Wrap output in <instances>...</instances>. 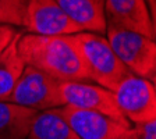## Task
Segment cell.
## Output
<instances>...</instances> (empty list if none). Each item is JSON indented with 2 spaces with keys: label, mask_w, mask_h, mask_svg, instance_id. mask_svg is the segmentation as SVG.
Segmentation results:
<instances>
[{
  "label": "cell",
  "mask_w": 156,
  "mask_h": 139,
  "mask_svg": "<svg viewBox=\"0 0 156 139\" xmlns=\"http://www.w3.org/2000/svg\"><path fill=\"white\" fill-rule=\"evenodd\" d=\"M60 89L64 106L98 111L121 123H130L117 106L113 91L91 82H62Z\"/></svg>",
  "instance_id": "8"
},
{
  "label": "cell",
  "mask_w": 156,
  "mask_h": 139,
  "mask_svg": "<svg viewBox=\"0 0 156 139\" xmlns=\"http://www.w3.org/2000/svg\"><path fill=\"white\" fill-rule=\"evenodd\" d=\"M113 93L123 116L134 125L156 120V89L149 79L130 74L114 88Z\"/></svg>",
  "instance_id": "5"
},
{
  "label": "cell",
  "mask_w": 156,
  "mask_h": 139,
  "mask_svg": "<svg viewBox=\"0 0 156 139\" xmlns=\"http://www.w3.org/2000/svg\"><path fill=\"white\" fill-rule=\"evenodd\" d=\"M20 36L21 32H17L9 46L0 53V102H7L25 68L17 46Z\"/></svg>",
  "instance_id": "12"
},
{
  "label": "cell",
  "mask_w": 156,
  "mask_h": 139,
  "mask_svg": "<svg viewBox=\"0 0 156 139\" xmlns=\"http://www.w3.org/2000/svg\"><path fill=\"white\" fill-rule=\"evenodd\" d=\"M38 113L10 102H0V139H28Z\"/></svg>",
  "instance_id": "11"
},
{
  "label": "cell",
  "mask_w": 156,
  "mask_h": 139,
  "mask_svg": "<svg viewBox=\"0 0 156 139\" xmlns=\"http://www.w3.org/2000/svg\"><path fill=\"white\" fill-rule=\"evenodd\" d=\"M121 139H156V120L141 125H134Z\"/></svg>",
  "instance_id": "15"
},
{
  "label": "cell",
  "mask_w": 156,
  "mask_h": 139,
  "mask_svg": "<svg viewBox=\"0 0 156 139\" xmlns=\"http://www.w3.org/2000/svg\"><path fill=\"white\" fill-rule=\"evenodd\" d=\"M71 38L81 54L89 79L96 82V85L114 91V88L131 74L102 35L78 32Z\"/></svg>",
  "instance_id": "2"
},
{
  "label": "cell",
  "mask_w": 156,
  "mask_h": 139,
  "mask_svg": "<svg viewBox=\"0 0 156 139\" xmlns=\"http://www.w3.org/2000/svg\"><path fill=\"white\" fill-rule=\"evenodd\" d=\"M17 46L25 65H31L57 81H91L71 35L41 36L21 33Z\"/></svg>",
  "instance_id": "1"
},
{
  "label": "cell",
  "mask_w": 156,
  "mask_h": 139,
  "mask_svg": "<svg viewBox=\"0 0 156 139\" xmlns=\"http://www.w3.org/2000/svg\"><path fill=\"white\" fill-rule=\"evenodd\" d=\"M24 26L41 36H68L81 32L56 0H27Z\"/></svg>",
  "instance_id": "7"
},
{
  "label": "cell",
  "mask_w": 156,
  "mask_h": 139,
  "mask_svg": "<svg viewBox=\"0 0 156 139\" xmlns=\"http://www.w3.org/2000/svg\"><path fill=\"white\" fill-rule=\"evenodd\" d=\"M27 0H0V25L24 26Z\"/></svg>",
  "instance_id": "14"
},
{
  "label": "cell",
  "mask_w": 156,
  "mask_h": 139,
  "mask_svg": "<svg viewBox=\"0 0 156 139\" xmlns=\"http://www.w3.org/2000/svg\"><path fill=\"white\" fill-rule=\"evenodd\" d=\"M106 33L110 47L131 74L151 79L156 70V43L152 39L109 23Z\"/></svg>",
  "instance_id": "3"
},
{
  "label": "cell",
  "mask_w": 156,
  "mask_h": 139,
  "mask_svg": "<svg viewBox=\"0 0 156 139\" xmlns=\"http://www.w3.org/2000/svg\"><path fill=\"white\" fill-rule=\"evenodd\" d=\"M155 89H156V86H155Z\"/></svg>",
  "instance_id": "19"
},
{
  "label": "cell",
  "mask_w": 156,
  "mask_h": 139,
  "mask_svg": "<svg viewBox=\"0 0 156 139\" xmlns=\"http://www.w3.org/2000/svg\"><path fill=\"white\" fill-rule=\"evenodd\" d=\"M56 110L81 139H121L133 128L130 123H121L98 111L73 106H62Z\"/></svg>",
  "instance_id": "6"
},
{
  "label": "cell",
  "mask_w": 156,
  "mask_h": 139,
  "mask_svg": "<svg viewBox=\"0 0 156 139\" xmlns=\"http://www.w3.org/2000/svg\"><path fill=\"white\" fill-rule=\"evenodd\" d=\"M105 13L109 24L153 40L152 19L146 0H105Z\"/></svg>",
  "instance_id": "9"
},
{
  "label": "cell",
  "mask_w": 156,
  "mask_h": 139,
  "mask_svg": "<svg viewBox=\"0 0 156 139\" xmlns=\"http://www.w3.org/2000/svg\"><path fill=\"white\" fill-rule=\"evenodd\" d=\"M148 7H149L151 19H152V29H153V42L156 43V0H148Z\"/></svg>",
  "instance_id": "17"
},
{
  "label": "cell",
  "mask_w": 156,
  "mask_h": 139,
  "mask_svg": "<svg viewBox=\"0 0 156 139\" xmlns=\"http://www.w3.org/2000/svg\"><path fill=\"white\" fill-rule=\"evenodd\" d=\"M60 84L50 75L25 65L7 102L36 111L58 109L64 106Z\"/></svg>",
  "instance_id": "4"
},
{
  "label": "cell",
  "mask_w": 156,
  "mask_h": 139,
  "mask_svg": "<svg viewBox=\"0 0 156 139\" xmlns=\"http://www.w3.org/2000/svg\"><path fill=\"white\" fill-rule=\"evenodd\" d=\"M149 81L152 82V84L156 86V70H155V72H153V75H152V77H151V79H149Z\"/></svg>",
  "instance_id": "18"
},
{
  "label": "cell",
  "mask_w": 156,
  "mask_h": 139,
  "mask_svg": "<svg viewBox=\"0 0 156 139\" xmlns=\"http://www.w3.org/2000/svg\"><path fill=\"white\" fill-rule=\"evenodd\" d=\"M28 139H81L67 121L53 110L39 111L32 123Z\"/></svg>",
  "instance_id": "13"
},
{
  "label": "cell",
  "mask_w": 156,
  "mask_h": 139,
  "mask_svg": "<svg viewBox=\"0 0 156 139\" xmlns=\"http://www.w3.org/2000/svg\"><path fill=\"white\" fill-rule=\"evenodd\" d=\"M146 2H148V0H146Z\"/></svg>",
  "instance_id": "20"
},
{
  "label": "cell",
  "mask_w": 156,
  "mask_h": 139,
  "mask_svg": "<svg viewBox=\"0 0 156 139\" xmlns=\"http://www.w3.org/2000/svg\"><path fill=\"white\" fill-rule=\"evenodd\" d=\"M16 31L13 26L9 25H0V53L3 52L4 49L9 46V43L13 40V38L16 36Z\"/></svg>",
  "instance_id": "16"
},
{
  "label": "cell",
  "mask_w": 156,
  "mask_h": 139,
  "mask_svg": "<svg viewBox=\"0 0 156 139\" xmlns=\"http://www.w3.org/2000/svg\"><path fill=\"white\" fill-rule=\"evenodd\" d=\"M68 18L81 29V32L102 35L106 32L107 19L105 0H56Z\"/></svg>",
  "instance_id": "10"
}]
</instances>
